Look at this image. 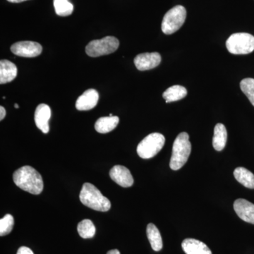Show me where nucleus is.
<instances>
[{
    "label": "nucleus",
    "instance_id": "13",
    "mask_svg": "<svg viewBox=\"0 0 254 254\" xmlns=\"http://www.w3.org/2000/svg\"><path fill=\"white\" fill-rule=\"evenodd\" d=\"M51 118V110L46 104H41L37 107L35 113V123L37 127L44 133L50 131L49 121Z\"/></svg>",
    "mask_w": 254,
    "mask_h": 254
},
{
    "label": "nucleus",
    "instance_id": "21",
    "mask_svg": "<svg viewBox=\"0 0 254 254\" xmlns=\"http://www.w3.org/2000/svg\"><path fill=\"white\" fill-rule=\"evenodd\" d=\"M78 235L83 239L93 238L95 236V227L91 220L86 219L78 223L77 227Z\"/></svg>",
    "mask_w": 254,
    "mask_h": 254
},
{
    "label": "nucleus",
    "instance_id": "14",
    "mask_svg": "<svg viewBox=\"0 0 254 254\" xmlns=\"http://www.w3.org/2000/svg\"><path fill=\"white\" fill-rule=\"evenodd\" d=\"M182 247L186 254H212L208 246L195 239H186L184 240Z\"/></svg>",
    "mask_w": 254,
    "mask_h": 254
},
{
    "label": "nucleus",
    "instance_id": "1",
    "mask_svg": "<svg viewBox=\"0 0 254 254\" xmlns=\"http://www.w3.org/2000/svg\"><path fill=\"white\" fill-rule=\"evenodd\" d=\"M13 180L16 186L32 194H40L44 188L41 174L28 165L18 169L14 172Z\"/></svg>",
    "mask_w": 254,
    "mask_h": 254
},
{
    "label": "nucleus",
    "instance_id": "24",
    "mask_svg": "<svg viewBox=\"0 0 254 254\" xmlns=\"http://www.w3.org/2000/svg\"><path fill=\"white\" fill-rule=\"evenodd\" d=\"M14 225V219L10 214L5 215L0 220V236L9 235L12 231Z\"/></svg>",
    "mask_w": 254,
    "mask_h": 254
},
{
    "label": "nucleus",
    "instance_id": "26",
    "mask_svg": "<svg viewBox=\"0 0 254 254\" xmlns=\"http://www.w3.org/2000/svg\"><path fill=\"white\" fill-rule=\"evenodd\" d=\"M5 116H6V110L2 106L0 107V120H4Z\"/></svg>",
    "mask_w": 254,
    "mask_h": 254
},
{
    "label": "nucleus",
    "instance_id": "5",
    "mask_svg": "<svg viewBox=\"0 0 254 254\" xmlns=\"http://www.w3.org/2000/svg\"><path fill=\"white\" fill-rule=\"evenodd\" d=\"M165 143V138L160 133H152L143 138L137 147V153L143 159H150L155 156Z\"/></svg>",
    "mask_w": 254,
    "mask_h": 254
},
{
    "label": "nucleus",
    "instance_id": "9",
    "mask_svg": "<svg viewBox=\"0 0 254 254\" xmlns=\"http://www.w3.org/2000/svg\"><path fill=\"white\" fill-rule=\"evenodd\" d=\"M161 56L158 53H145L135 58L134 64L139 71H146L157 67L161 63Z\"/></svg>",
    "mask_w": 254,
    "mask_h": 254
},
{
    "label": "nucleus",
    "instance_id": "4",
    "mask_svg": "<svg viewBox=\"0 0 254 254\" xmlns=\"http://www.w3.org/2000/svg\"><path fill=\"white\" fill-rule=\"evenodd\" d=\"M226 47L231 54H250L254 50V36L247 33H234L227 40Z\"/></svg>",
    "mask_w": 254,
    "mask_h": 254
},
{
    "label": "nucleus",
    "instance_id": "11",
    "mask_svg": "<svg viewBox=\"0 0 254 254\" xmlns=\"http://www.w3.org/2000/svg\"><path fill=\"white\" fill-rule=\"evenodd\" d=\"M234 209L242 220L254 225V203L243 198H239L234 203Z\"/></svg>",
    "mask_w": 254,
    "mask_h": 254
},
{
    "label": "nucleus",
    "instance_id": "12",
    "mask_svg": "<svg viewBox=\"0 0 254 254\" xmlns=\"http://www.w3.org/2000/svg\"><path fill=\"white\" fill-rule=\"evenodd\" d=\"M98 100L99 94L96 90H86L76 100V109L79 111H86L93 109L98 104Z\"/></svg>",
    "mask_w": 254,
    "mask_h": 254
},
{
    "label": "nucleus",
    "instance_id": "27",
    "mask_svg": "<svg viewBox=\"0 0 254 254\" xmlns=\"http://www.w3.org/2000/svg\"><path fill=\"white\" fill-rule=\"evenodd\" d=\"M107 254H120V251L118 250H110L107 253Z\"/></svg>",
    "mask_w": 254,
    "mask_h": 254
},
{
    "label": "nucleus",
    "instance_id": "10",
    "mask_svg": "<svg viewBox=\"0 0 254 254\" xmlns=\"http://www.w3.org/2000/svg\"><path fill=\"white\" fill-rule=\"evenodd\" d=\"M110 178L120 186L127 188L133 185V178L131 172L123 165H115L110 170Z\"/></svg>",
    "mask_w": 254,
    "mask_h": 254
},
{
    "label": "nucleus",
    "instance_id": "2",
    "mask_svg": "<svg viewBox=\"0 0 254 254\" xmlns=\"http://www.w3.org/2000/svg\"><path fill=\"white\" fill-rule=\"evenodd\" d=\"M79 198L83 205L97 211L107 212L111 208L109 199L92 184H83Z\"/></svg>",
    "mask_w": 254,
    "mask_h": 254
},
{
    "label": "nucleus",
    "instance_id": "20",
    "mask_svg": "<svg viewBox=\"0 0 254 254\" xmlns=\"http://www.w3.org/2000/svg\"><path fill=\"white\" fill-rule=\"evenodd\" d=\"M234 176L241 185L249 189H254V175L245 168H237L234 171Z\"/></svg>",
    "mask_w": 254,
    "mask_h": 254
},
{
    "label": "nucleus",
    "instance_id": "22",
    "mask_svg": "<svg viewBox=\"0 0 254 254\" xmlns=\"http://www.w3.org/2000/svg\"><path fill=\"white\" fill-rule=\"evenodd\" d=\"M55 12L60 16H68L72 14L73 6L68 0H54Z\"/></svg>",
    "mask_w": 254,
    "mask_h": 254
},
{
    "label": "nucleus",
    "instance_id": "18",
    "mask_svg": "<svg viewBox=\"0 0 254 254\" xmlns=\"http://www.w3.org/2000/svg\"><path fill=\"white\" fill-rule=\"evenodd\" d=\"M146 234L152 249L155 252L161 250L163 247V240L160 231L154 224H148L146 228Z\"/></svg>",
    "mask_w": 254,
    "mask_h": 254
},
{
    "label": "nucleus",
    "instance_id": "25",
    "mask_svg": "<svg viewBox=\"0 0 254 254\" xmlns=\"http://www.w3.org/2000/svg\"><path fill=\"white\" fill-rule=\"evenodd\" d=\"M16 254H34L33 251L31 249L26 247H21L18 249L17 253Z\"/></svg>",
    "mask_w": 254,
    "mask_h": 254
},
{
    "label": "nucleus",
    "instance_id": "15",
    "mask_svg": "<svg viewBox=\"0 0 254 254\" xmlns=\"http://www.w3.org/2000/svg\"><path fill=\"white\" fill-rule=\"evenodd\" d=\"M17 76V67L9 60L0 62V84L12 81Z\"/></svg>",
    "mask_w": 254,
    "mask_h": 254
},
{
    "label": "nucleus",
    "instance_id": "16",
    "mask_svg": "<svg viewBox=\"0 0 254 254\" xmlns=\"http://www.w3.org/2000/svg\"><path fill=\"white\" fill-rule=\"evenodd\" d=\"M119 122L120 119L117 116L100 118L95 123V128L98 133H109L118 127Z\"/></svg>",
    "mask_w": 254,
    "mask_h": 254
},
{
    "label": "nucleus",
    "instance_id": "3",
    "mask_svg": "<svg viewBox=\"0 0 254 254\" xmlns=\"http://www.w3.org/2000/svg\"><path fill=\"white\" fill-rule=\"evenodd\" d=\"M191 151L190 136L182 132L177 136L173 143V154L170 159V167L172 170H178L186 164Z\"/></svg>",
    "mask_w": 254,
    "mask_h": 254
},
{
    "label": "nucleus",
    "instance_id": "17",
    "mask_svg": "<svg viewBox=\"0 0 254 254\" xmlns=\"http://www.w3.org/2000/svg\"><path fill=\"white\" fill-rule=\"evenodd\" d=\"M227 139L226 127L222 124L218 123L214 128L213 145L214 148L218 151H221L225 148Z\"/></svg>",
    "mask_w": 254,
    "mask_h": 254
},
{
    "label": "nucleus",
    "instance_id": "29",
    "mask_svg": "<svg viewBox=\"0 0 254 254\" xmlns=\"http://www.w3.org/2000/svg\"><path fill=\"white\" fill-rule=\"evenodd\" d=\"M14 107H15V108H16V109H18V108H19V106H18V104H15Z\"/></svg>",
    "mask_w": 254,
    "mask_h": 254
},
{
    "label": "nucleus",
    "instance_id": "7",
    "mask_svg": "<svg viewBox=\"0 0 254 254\" xmlns=\"http://www.w3.org/2000/svg\"><path fill=\"white\" fill-rule=\"evenodd\" d=\"M120 42L118 38L113 36H107L100 40H95L87 45L86 53L91 58H98L112 54L118 49Z\"/></svg>",
    "mask_w": 254,
    "mask_h": 254
},
{
    "label": "nucleus",
    "instance_id": "6",
    "mask_svg": "<svg viewBox=\"0 0 254 254\" xmlns=\"http://www.w3.org/2000/svg\"><path fill=\"white\" fill-rule=\"evenodd\" d=\"M187 17L186 9L181 5H177L169 10L162 21V31L166 35H171L183 26Z\"/></svg>",
    "mask_w": 254,
    "mask_h": 254
},
{
    "label": "nucleus",
    "instance_id": "23",
    "mask_svg": "<svg viewBox=\"0 0 254 254\" xmlns=\"http://www.w3.org/2000/svg\"><path fill=\"white\" fill-rule=\"evenodd\" d=\"M240 88L254 107V78H244L240 82Z\"/></svg>",
    "mask_w": 254,
    "mask_h": 254
},
{
    "label": "nucleus",
    "instance_id": "28",
    "mask_svg": "<svg viewBox=\"0 0 254 254\" xmlns=\"http://www.w3.org/2000/svg\"><path fill=\"white\" fill-rule=\"evenodd\" d=\"M8 1L11 3H20L23 1H27V0H7Z\"/></svg>",
    "mask_w": 254,
    "mask_h": 254
},
{
    "label": "nucleus",
    "instance_id": "8",
    "mask_svg": "<svg viewBox=\"0 0 254 254\" xmlns=\"http://www.w3.org/2000/svg\"><path fill=\"white\" fill-rule=\"evenodd\" d=\"M11 51L15 55L23 58H36L41 54L43 47L36 42L21 41L13 44Z\"/></svg>",
    "mask_w": 254,
    "mask_h": 254
},
{
    "label": "nucleus",
    "instance_id": "19",
    "mask_svg": "<svg viewBox=\"0 0 254 254\" xmlns=\"http://www.w3.org/2000/svg\"><path fill=\"white\" fill-rule=\"evenodd\" d=\"M187 95L186 88L180 85H175L170 87L163 94L164 99L166 100V103L178 101L185 98Z\"/></svg>",
    "mask_w": 254,
    "mask_h": 254
}]
</instances>
